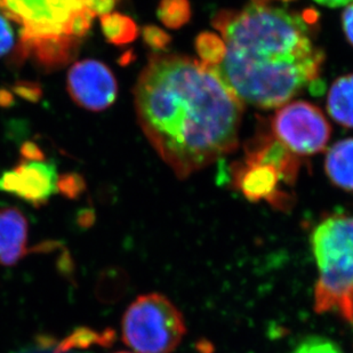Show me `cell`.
I'll return each mask as SVG.
<instances>
[{
	"instance_id": "6da1fadb",
	"label": "cell",
	"mask_w": 353,
	"mask_h": 353,
	"mask_svg": "<svg viewBox=\"0 0 353 353\" xmlns=\"http://www.w3.org/2000/svg\"><path fill=\"white\" fill-rule=\"evenodd\" d=\"M135 108L148 140L180 179L238 145L241 101L213 68L191 57L151 55L137 80Z\"/></svg>"
},
{
	"instance_id": "7a4b0ae2",
	"label": "cell",
	"mask_w": 353,
	"mask_h": 353,
	"mask_svg": "<svg viewBox=\"0 0 353 353\" xmlns=\"http://www.w3.org/2000/svg\"><path fill=\"white\" fill-rule=\"evenodd\" d=\"M316 20L314 10L300 15L265 3L222 10L213 24L227 52L212 68L241 103L283 105L319 78L325 55L310 31Z\"/></svg>"
},
{
	"instance_id": "3957f363",
	"label": "cell",
	"mask_w": 353,
	"mask_h": 353,
	"mask_svg": "<svg viewBox=\"0 0 353 353\" xmlns=\"http://www.w3.org/2000/svg\"><path fill=\"white\" fill-rule=\"evenodd\" d=\"M311 246L319 271L314 310L353 321V217L323 220L311 236Z\"/></svg>"
},
{
	"instance_id": "277c9868",
	"label": "cell",
	"mask_w": 353,
	"mask_h": 353,
	"mask_svg": "<svg viewBox=\"0 0 353 353\" xmlns=\"http://www.w3.org/2000/svg\"><path fill=\"white\" fill-rule=\"evenodd\" d=\"M123 341L137 353H172L187 332L180 310L161 294L141 295L123 314Z\"/></svg>"
},
{
	"instance_id": "5b68a950",
	"label": "cell",
	"mask_w": 353,
	"mask_h": 353,
	"mask_svg": "<svg viewBox=\"0 0 353 353\" xmlns=\"http://www.w3.org/2000/svg\"><path fill=\"white\" fill-rule=\"evenodd\" d=\"M274 133L280 143L293 154H318L326 148L330 126L319 108L304 101L283 105L274 114Z\"/></svg>"
},
{
	"instance_id": "8992f818",
	"label": "cell",
	"mask_w": 353,
	"mask_h": 353,
	"mask_svg": "<svg viewBox=\"0 0 353 353\" xmlns=\"http://www.w3.org/2000/svg\"><path fill=\"white\" fill-rule=\"evenodd\" d=\"M7 17L22 24L21 40L68 36L71 19L87 8L86 0H1Z\"/></svg>"
},
{
	"instance_id": "52a82bcc",
	"label": "cell",
	"mask_w": 353,
	"mask_h": 353,
	"mask_svg": "<svg viewBox=\"0 0 353 353\" xmlns=\"http://www.w3.org/2000/svg\"><path fill=\"white\" fill-rule=\"evenodd\" d=\"M68 90L79 107L90 111L105 110L117 97V80L110 68L100 61L83 60L69 70Z\"/></svg>"
},
{
	"instance_id": "ba28073f",
	"label": "cell",
	"mask_w": 353,
	"mask_h": 353,
	"mask_svg": "<svg viewBox=\"0 0 353 353\" xmlns=\"http://www.w3.org/2000/svg\"><path fill=\"white\" fill-rule=\"evenodd\" d=\"M57 179L54 163L26 160L0 176V191L40 208L57 192Z\"/></svg>"
},
{
	"instance_id": "9c48e42d",
	"label": "cell",
	"mask_w": 353,
	"mask_h": 353,
	"mask_svg": "<svg viewBox=\"0 0 353 353\" xmlns=\"http://www.w3.org/2000/svg\"><path fill=\"white\" fill-rule=\"evenodd\" d=\"M236 187L250 201L268 200L271 203L283 205L278 183L281 180L274 167L264 163H247L234 172Z\"/></svg>"
},
{
	"instance_id": "30bf717a",
	"label": "cell",
	"mask_w": 353,
	"mask_h": 353,
	"mask_svg": "<svg viewBox=\"0 0 353 353\" xmlns=\"http://www.w3.org/2000/svg\"><path fill=\"white\" fill-rule=\"evenodd\" d=\"M28 222L20 210L12 207L0 208V265L17 264L28 252H41L37 246L28 250Z\"/></svg>"
},
{
	"instance_id": "8fae6325",
	"label": "cell",
	"mask_w": 353,
	"mask_h": 353,
	"mask_svg": "<svg viewBox=\"0 0 353 353\" xmlns=\"http://www.w3.org/2000/svg\"><path fill=\"white\" fill-rule=\"evenodd\" d=\"M276 137H261L247 147V163H264L274 167L281 180L293 184L296 180L300 163Z\"/></svg>"
},
{
	"instance_id": "7c38bea8",
	"label": "cell",
	"mask_w": 353,
	"mask_h": 353,
	"mask_svg": "<svg viewBox=\"0 0 353 353\" xmlns=\"http://www.w3.org/2000/svg\"><path fill=\"white\" fill-rule=\"evenodd\" d=\"M79 39L70 36L34 38L21 40L20 54L22 57L32 55L38 63L48 69H54L70 62L77 53Z\"/></svg>"
},
{
	"instance_id": "4fadbf2b",
	"label": "cell",
	"mask_w": 353,
	"mask_h": 353,
	"mask_svg": "<svg viewBox=\"0 0 353 353\" xmlns=\"http://www.w3.org/2000/svg\"><path fill=\"white\" fill-rule=\"evenodd\" d=\"M325 167L334 184L343 190L353 191V139L334 144L327 154Z\"/></svg>"
},
{
	"instance_id": "5bb4252c",
	"label": "cell",
	"mask_w": 353,
	"mask_h": 353,
	"mask_svg": "<svg viewBox=\"0 0 353 353\" xmlns=\"http://www.w3.org/2000/svg\"><path fill=\"white\" fill-rule=\"evenodd\" d=\"M327 109L340 125L353 128V74L339 78L330 87Z\"/></svg>"
},
{
	"instance_id": "9a60e30c",
	"label": "cell",
	"mask_w": 353,
	"mask_h": 353,
	"mask_svg": "<svg viewBox=\"0 0 353 353\" xmlns=\"http://www.w3.org/2000/svg\"><path fill=\"white\" fill-rule=\"evenodd\" d=\"M116 341V332L112 328H108L102 333L95 332L92 328L79 327L68 335L63 341L57 344L53 353H67L74 349H87L92 345H101L109 347Z\"/></svg>"
},
{
	"instance_id": "2e32d148",
	"label": "cell",
	"mask_w": 353,
	"mask_h": 353,
	"mask_svg": "<svg viewBox=\"0 0 353 353\" xmlns=\"http://www.w3.org/2000/svg\"><path fill=\"white\" fill-rule=\"evenodd\" d=\"M101 27L105 39L118 46L132 43L139 34V29L134 20L120 13L101 17Z\"/></svg>"
},
{
	"instance_id": "e0dca14e",
	"label": "cell",
	"mask_w": 353,
	"mask_h": 353,
	"mask_svg": "<svg viewBox=\"0 0 353 353\" xmlns=\"http://www.w3.org/2000/svg\"><path fill=\"white\" fill-rule=\"evenodd\" d=\"M158 17L163 26L179 29L188 23L191 17L189 0H161L158 7Z\"/></svg>"
},
{
	"instance_id": "ac0fdd59",
	"label": "cell",
	"mask_w": 353,
	"mask_h": 353,
	"mask_svg": "<svg viewBox=\"0 0 353 353\" xmlns=\"http://www.w3.org/2000/svg\"><path fill=\"white\" fill-rule=\"evenodd\" d=\"M196 50L201 59L200 62L208 67H216L223 61L227 47L223 39L212 32H203L196 39Z\"/></svg>"
},
{
	"instance_id": "d6986e66",
	"label": "cell",
	"mask_w": 353,
	"mask_h": 353,
	"mask_svg": "<svg viewBox=\"0 0 353 353\" xmlns=\"http://www.w3.org/2000/svg\"><path fill=\"white\" fill-rule=\"evenodd\" d=\"M57 191L68 199H77L83 191L86 190V182L83 177L77 173H68L57 179Z\"/></svg>"
},
{
	"instance_id": "ffe728a7",
	"label": "cell",
	"mask_w": 353,
	"mask_h": 353,
	"mask_svg": "<svg viewBox=\"0 0 353 353\" xmlns=\"http://www.w3.org/2000/svg\"><path fill=\"white\" fill-rule=\"evenodd\" d=\"M290 353H344L335 342L326 337L314 336L304 340Z\"/></svg>"
},
{
	"instance_id": "44dd1931",
	"label": "cell",
	"mask_w": 353,
	"mask_h": 353,
	"mask_svg": "<svg viewBox=\"0 0 353 353\" xmlns=\"http://www.w3.org/2000/svg\"><path fill=\"white\" fill-rule=\"evenodd\" d=\"M94 15L88 8L81 10L79 13L76 14L68 26L67 34L70 37L79 38L86 36L87 32L90 31L92 23H93Z\"/></svg>"
},
{
	"instance_id": "7402d4cb",
	"label": "cell",
	"mask_w": 353,
	"mask_h": 353,
	"mask_svg": "<svg viewBox=\"0 0 353 353\" xmlns=\"http://www.w3.org/2000/svg\"><path fill=\"white\" fill-rule=\"evenodd\" d=\"M143 39L148 46L156 52H159L166 48L172 38L163 29L156 26H147L143 29Z\"/></svg>"
},
{
	"instance_id": "603a6c76",
	"label": "cell",
	"mask_w": 353,
	"mask_h": 353,
	"mask_svg": "<svg viewBox=\"0 0 353 353\" xmlns=\"http://www.w3.org/2000/svg\"><path fill=\"white\" fill-rule=\"evenodd\" d=\"M14 45V31L6 15L0 13V57L8 53Z\"/></svg>"
},
{
	"instance_id": "cb8c5ba5",
	"label": "cell",
	"mask_w": 353,
	"mask_h": 353,
	"mask_svg": "<svg viewBox=\"0 0 353 353\" xmlns=\"http://www.w3.org/2000/svg\"><path fill=\"white\" fill-rule=\"evenodd\" d=\"M13 90L19 97H22L24 100L31 101V102H37L43 94L41 87L37 83H30V81H19L14 86Z\"/></svg>"
},
{
	"instance_id": "d4e9b609",
	"label": "cell",
	"mask_w": 353,
	"mask_h": 353,
	"mask_svg": "<svg viewBox=\"0 0 353 353\" xmlns=\"http://www.w3.org/2000/svg\"><path fill=\"white\" fill-rule=\"evenodd\" d=\"M116 6V0H86V7L97 17L110 14Z\"/></svg>"
},
{
	"instance_id": "484cf974",
	"label": "cell",
	"mask_w": 353,
	"mask_h": 353,
	"mask_svg": "<svg viewBox=\"0 0 353 353\" xmlns=\"http://www.w3.org/2000/svg\"><path fill=\"white\" fill-rule=\"evenodd\" d=\"M21 154L28 161H43L45 158L43 151L34 142H26L21 148Z\"/></svg>"
},
{
	"instance_id": "4316f807",
	"label": "cell",
	"mask_w": 353,
	"mask_h": 353,
	"mask_svg": "<svg viewBox=\"0 0 353 353\" xmlns=\"http://www.w3.org/2000/svg\"><path fill=\"white\" fill-rule=\"evenodd\" d=\"M343 29L347 40L353 45V3L344 10L343 13Z\"/></svg>"
},
{
	"instance_id": "83f0119b",
	"label": "cell",
	"mask_w": 353,
	"mask_h": 353,
	"mask_svg": "<svg viewBox=\"0 0 353 353\" xmlns=\"http://www.w3.org/2000/svg\"><path fill=\"white\" fill-rule=\"evenodd\" d=\"M95 221V215L92 210H81L78 216V222H79L80 227L90 228Z\"/></svg>"
},
{
	"instance_id": "f1b7e54d",
	"label": "cell",
	"mask_w": 353,
	"mask_h": 353,
	"mask_svg": "<svg viewBox=\"0 0 353 353\" xmlns=\"http://www.w3.org/2000/svg\"><path fill=\"white\" fill-rule=\"evenodd\" d=\"M14 103V97L10 90H0V107L8 108Z\"/></svg>"
},
{
	"instance_id": "f546056e",
	"label": "cell",
	"mask_w": 353,
	"mask_h": 353,
	"mask_svg": "<svg viewBox=\"0 0 353 353\" xmlns=\"http://www.w3.org/2000/svg\"><path fill=\"white\" fill-rule=\"evenodd\" d=\"M316 1L321 3L323 6L342 7L350 3L353 0H316Z\"/></svg>"
},
{
	"instance_id": "4dcf8cb0",
	"label": "cell",
	"mask_w": 353,
	"mask_h": 353,
	"mask_svg": "<svg viewBox=\"0 0 353 353\" xmlns=\"http://www.w3.org/2000/svg\"><path fill=\"white\" fill-rule=\"evenodd\" d=\"M48 350H50V347H43L37 345V347H36L34 350H24L21 353H48Z\"/></svg>"
},
{
	"instance_id": "1f68e13d",
	"label": "cell",
	"mask_w": 353,
	"mask_h": 353,
	"mask_svg": "<svg viewBox=\"0 0 353 353\" xmlns=\"http://www.w3.org/2000/svg\"><path fill=\"white\" fill-rule=\"evenodd\" d=\"M265 0H255V3H264Z\"/></svg>"
},
{
	"instance_id": "d6a6232c",
	"label": "cell",
	"mask_w": 353,
	"mask_h": 353,
	"mask_svg": "<svg viewBox=\"0 0 353 353\" xmlns=\"http://www.w3.org/2000/svg\"><path fill=\"white\" fill-rule=\"evenodd\" d=\"M117 353H130V352H123V351H121V352H117Z\"/></svg>"
}]
</instances>
